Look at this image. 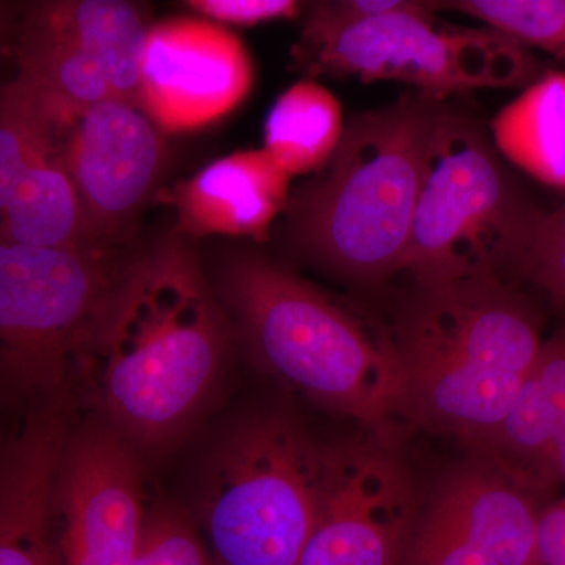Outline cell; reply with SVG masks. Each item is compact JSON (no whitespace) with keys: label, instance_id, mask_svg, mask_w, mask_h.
Returning <instances> with one entry per match:
<instances>
[{"label":"cell","instance_id":"obj_14","mask_svg":"<svg viewBox=\"0 0 565 565\" xmlns=\"http://www.w3.org/2000/svg\"><path fill=\"white\" fill-rule=\"evenodd\" d=\"M73 426L68 405H41L0 446V565H61L51 497Z\"/></svg>","mask_w":565,"mask_h":565},{"label":"cell","instance_id":"obj_19","mask_svg":"<svg viewBox=\"0 0 565 565\" xmlns=\"http://www.w3.org/2000/svg\"><path fill=\"white\" fill-rule=\"evenodd\" d=\"M498 150L535 180L565 189V73H548L498 111Z\"/></svg>","mask_w":565,"mask_h":565},{"label":"cell","instance_id":"obj_27","mask_svg":"<svg viewBox=\"0 0 565 565\" xmlns=\"http://www.w3.org/2000/svg\"><path fill=\"white\" fill-rule=\"evenodd\" d=\"M20 9L21 3L0 2V47L10 41L13 43Z\"/></svg>","mask_w":565,"mask_h":565},{"label":"cell","instance_id":"obj_3","mask_svg":"<svg viewBox=\"0 0 565 565\" xmlns=\"http://www.w3.org/2000/svg\"><path fill=\"white\" fill-rule=\"evenodd\" d=\"M215 282L234 334L286 388L366 424L399 411L403 382L388 334L367 333L326 294L262 253H226Z\"/></svg>","mask_w":565,"mask_h":565},{"label":"cell","instance_id":"obj_24","mask_svg":"<svg viewBox=\"0 0 565 565\" xmlns=\"http://www.w3.org/2000/svg\"><path fill=\"white\" fill-rule=\"evenodd\" d=\"M134 565H214L199 523L174 504L150 505Z\"/></svg>","mask_w":565,"mask_h":565},{"label":"cell","instance_id":"obj_4","mask_svg":"<svg viewBox=\"0 0 565 565\" xmlns=\"http://www.w3.org/2000/svg\"><path fill=\"white\" fill-rule=\"evenodd\" d=\"M441 99L408 93L355 115L333 158L291 195L288 233L319 266L374 282L401 273Z\"/></svg>","mask_w":565,"mask_h":565},{"label":"cell","instance_id":"obj_21","mask_svg":"<svg viewBox=\"0 0 565 565\" xmlns=\"http://www.w3.org/2000/svg\"><path fill=\"white\" fill-rule=\"evenodd\" d=\"M343 107L332 92L302 79L278 96L264 125V150L289 177L321 172L344 132Z\"/></svg>","mask_w":565,"mask_h":565},{"label":"cell","instance_id":"obj_18","mask_svg":"<svg viewBox=\"0 0 565 565\" xmlns=\"http://www.w3.org/2000/svg\"><path fill=\"white\" fill-rule=\"evenodd\" d=\"M13 44L17 77L39 98L61 139L84 111L115 98L102 66L68 41L18 18Z\"/></svg>","mask_w":565,"mask_h":565},{"label":"cell","instance_id":"obj_17","mask_svg":"<svg viewBox=\"0 0 565 565\" xmlns=\"http://www.w3.org/2000/svg\"><path fill=\"white\" fill-rule=\"evenodd\" d=\"M20 20L90 55L106 74L115 98L140 107L141 57L151 28L140 3L40 0L21 3Z\"/></svg>","mask_w":565,"mask_h":565},{"label":"cell","instance_id":"obj_28","mask_svg":"<svg viewBox=\"0 0 565 565\" xmlns=\"http://www.w3.org/2000/svg\"><path fill=\"white\" fill-rule=\"evenodd\" d=\"M0 408H3V405H2V403H0Z\"/></svg>","mask_w":565,"mask_h":565},{"label":"cell","instance_id":"obj_25","mask_svg":"<svg viewBox=\"0 0 565 565\" xmlns=\"http://www.w3.org/2000/svg\"><path fill=\"white\" fill-rule=\"evenodd\" d=\"M522 266L535 285L565 303V206L542 215Z\"/></svg>","mask_w":565,"mask_h":565},{"label":"cell","instance_id":"obj_20","mask_svg":"<svg viewBox=\"0 0 565 565\" xmlns=\"http://www.w3.org/2000/svg\"><path fill=\"white\" fill-rule=\"evenodd\" d=\"M0 243L39 248L90 247L79 195L62 161L61 148L25 174L0 221Z\"/></svg>","mask_w":565,"mask_h":565},{"label":"cell","instance_id":"obj_5","mask_svg":"<svg viewBox=\"0 0 565 565\" xmlns=\"http://www.w3.org/2000/svg\"><path fill=\"white\" fill-rule=\"evenodd\" d=\"M327 446L286 412L243 419L215 448L199 526L214 565H297L313 527Z\"/></svg>","mask_w":565,"mask_h":565},{"label":"cell","instance_id":"obj_8","mask_svg":"<svg viewBox=\"0 0 565 565\" xmlns=\"http://www.w3.org/2000/svg\"><path fill=\"white\" fill-rule=\"evenodd\" d=\"M437 9L438 2H419L388 17L341 21L316 2L305 17L294 62L310 76L404 82L440 99L530 76L520 44L493 31L444 28L435 21Z\"/></svg>","mask_w":565,"mask_h":565},{"label":"cell","instance_id":"obj_23","mask_svg":"<svg viewBox=\"0 0 565 565\" xmlns=\"http://www.w3.org/2000/svg\"><path fill=\"white\" fill-rule=\"evenodd\" d=\"M438 9L460 11L486 22L490 31L516 44L564 54L565 0H456L438 2Z\"/></svg>","mask_w":565,"mask_h":565},{"label":"cell","instance_id":"obj_7","mask_svg":"<svg viewBox=\"0 0 565 565\" xmlns=\"http://www.w3.org/2000/svg\"><path fill=\"white\" fill-rule=\"evenodd\" d=\"M541 217L520 202L478 125L444 110L401 273L416 282L498 274L505 263H523Z\"/></svg>","mask_w":565,"mask_h":565},{"label":"cell","instance_id":"obj_29","mask_svg":"<svg viewBox=\"0 0 565 565\" xmlns=\"http://www.w3.org/2000/svg\"><path fill=\"white\" fill-rule=\"evenodd\" d=\"M563 57H565V51H564Z\"/></svg>","mask_w":565,"mask_h":565},{"label":"cell","instance_id":"obj_2","mask_svg":"<svg viewBox=\"0 0 565 565\" xmlns=\"http://www.w3.org/2000/svg\"><path fill=\"white\" fill-rule=\"evenodd\" d=\"M392 338L399 414L478 452L514 407L544 341L498 274L416 282Z\"/></svg>","mask_w":565,"mask_h":565},{"label":"cell","instance_id":"obj_16","mask_svg":"<svg viewBox=\"0 0 565 565\" xmlns=\"http://www.w3.org/2000/svg\"><path fill=\"white\" fill-rule=\"evenodd\" d=\"M479 455L531 489L565 482V332L544 341L514 407Z\"/></svg>","mask_w":565,"mask_h":565},{"label":"cell","instance_id":"obj_13","mask_svg":"<svg viewBox=\"0 0 565 565\" xmlns=\"http://www.w3.org/2000/svg\"><path fill=\"white\" fill-rule=\"evenodd\" d=\"M253 79L236 33L206 18H169L148 31L139 106L166 134L196 131L239 107Z\"/></svg>","mask_w":565,"mask_h":565},{"label":"cell","instance_id":"obj_10","mask_svg":"<svg viewBox=\"0 0 565 565\" xmlns=\"http://www.w3.org/2000/svg\"><path fill=\"white\" fill-rule=\"evenodd\" d=\"M419 508L385 441L327 446L313 527L297 565H403Z\"/></svg>","mask_w":565,"mask_h":565},{"label":"cell","instance_id":"obj_26","mask_svg":"<svg viewBox=\"0 0 565 565\" xmlns=\"http://www.w3.org/2000/svg\"><path fill=\"white\" fill-rule=\"evenodd\" d=\"M185 6L217 24L223 22L236 25L291 20L302 9L300 3L294 0H189Z\"/></svg>","mask_w":565,"mask_h":565},{"label":"cell","instance_id":"obj_11","mask_svg":"<svg viewBox=\"0 0 565 565\" xmlns=\"http://www.w3.org/2000/svg\"><path fill=\"white\" fill-rule=\"evenodd\" d=\"M61 156L79 195L88 244L117 250L161 181L166 132L140 107L110 98L66 129Z\"/></svg>","mask_w":565,"mask_h":565},{"label":"cell","instance_id":"obj_6","mask_svg":"<svg viewBox=\"0 0 565 565\" xmlns=\"http://www.w3.org/2000/svg\"><path fill=\"white\" fill-rule=\"evenodd\" d=\"M131 258L106 248L0 243V403L20 411L73 396L74 367Z\"/></svg>","mask_w":565,"mask_h":565},{"label":"cell","instance_id":"obj_22","mask_svg":"<svg viewBox=\"0 0 565 565\" xmlns=\"http://www.w3.org/2000/svg\"><path fill=\"white\" fill-rule=\"evenodd\" d=\"M61 148V136L39 98L18 77L0 85V221L41 159Z\"/></svg>","mask_w":565,"mask_h":565},{"label":"cell","instance_id":"obj_12","mask_svg":"<svg viewBox=\"0 0 565 565\" xmlns=\"http://www.w3.org/2000/svg\"><path fill=\"white\" fill-rule=\"evenodd\" d=\"M541 512L531 487L481 457L435 489L403 565H533Z\"/></svg>","mask_w":565,"mask_h":565},{"label":"cell","instance_id":"obj_1","mask_svg":"<svg viewBox=\"0 0 565 565\" xmlns=\"http://www.w3.org/2000/svg\"><path fill=\"white\" fill-rule=\"evenodd\" d=\"M236 334L188 239L132 256L74 367L73 396L145 457L173 448L217 393Z\"/></svg>","mask_w":565,"mask_h":565},{"label":"cell","instance_id":"obj_15","mask_svg":"<svg viewBox=\"0 0 565 565\" xmlns=\"http://www.w3.org/2000/svg\"><path fill=\"white\" fill-rule=\"evenodd\" d=\"M289 188L291 177L262 148L223 156L156 199L172 207L174 234L184 239L230 236L264 243L288 210Z\"/></svg>","mask_w":565,"mask_h":565},{"label":"cell","instance_id":"obj_9","mask_svg":"<svg viewBox=\"0 0 565 565\" xmlns=\"http://www.w3.org/2000/svg\"><path fill=\"white\" fill-rule=\"evenodd\" d=\"M145 460L98 419L74 423L51 497L58 564H136L150 512Z\"/></svg>","mask_w":565,"mask_h":565}]
</instances>
